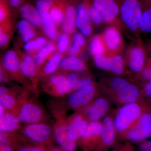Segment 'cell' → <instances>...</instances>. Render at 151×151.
Returning <instances> with one entry per match:
<instances>
[{
  "label": "cell",
  "mask_w": 151,
  "mask_h": 151,
  "mask_svg": "<svg viewBox=\"0 0 151 151\" xmlns=\"http://www.w3.org/2000/svg\"><path fill=\"white\" fill-rule=\"evenodd\" d=\"M119 7L121 18L128 28L132 31L138 30L142 13L139 0H123Z\"/></svg>",
  "instance_id": "1"
},
{
  "label": "cell",
  "mask_w": 151,
  "mask_h": 151,
  "mask_svg": "<svg viewBox=\"0 0 151 151\" xmlns=\"http://www.w3.org/2000/svg\"><path fill=\"white\" fill-rule=\"evenodd\" d=\"M15 114L21 123L26 124L41 123L45 118V113L40 105L31 100L22 102Z\"/></svg>",
  "instance_id": "2"
},
{
  "label": "cell",
  "mask_w": 151,
  "mask_h": 151,
  "mask_svg": "<svg viewBox=\"0 0 151 151\" xmlns=\"http://www.w3.org/2000/svg\"><path fill=\"white\" fill-rule=\"evenodd\" d=\"M141 108L134 103H128L120 109L116 116L115 126L119 132L127 129L140 116Z\"/></svg>",
  "instance_id": "3"
},
{
  "label": "cell",
  "mask_w": 151,
  "mask_h": 151,
  "mask_svg": "<svg viewBox=\"0 0 151 151\" xmlns=\"http://www.w3.org/2000/svg\"><path fill=\"white\" fill-rule=\"evenodd\" d=\"M22 132L28 139L38 144L48 142L52 134L51 127L42 122L27 124L23 128Z\"/></svg>",
  "instance_id": "4"
},
{
  "label": "cell",
  "mask_w": 151,
  "mask_h": 151,
  "mask_svg": "<svg viewBox=\"0 0 151 151\" xmlns=\"http://www.w3.org/2000/svg\"><path fill=\"white\" fill-rule=\"evenodd\" d=\"M112 86L118 92L119 99L123 103H133L139 97V90L137 87L123 78H114Z\"/></svg>",
  "instance_id": "5"
},
{
  "label": "cell",
  "mask_w": 151,
  "mask_h": 151,
  "mask_svg": "<svg viewBox=\"0 0 151 151\" xmlns=\"http://www.w3.org/2000/svg\"><path fill=\"white\" fill-rule=\"evenodd\" d=\"M91 5L100 14L103 21L107 22L113 21L120 14L116 0H92Z\"/></svg>",
  "instance_id": "6"
},
{
  "label": "cell",
  "mask_w": 151,
  "mask_h": 151,
  "mask_svg": "<svg viewBox=\"0 0 151 151\" xmlns=\"http://www.w3.org/2000/svg\"><path fill=\"white\" fill-rule=\"evenodd\" d=\"M55 139L60 147L64 151H74L75 142L70 140L68 137V123L63 120H59L55 124L53 131Z\"/></svg>",
  "instance_id": "7"
},
{
  "label": "cell",
  "mask_w": 151,
  "mask_h": 151,
  "mask_svg": "<svg viewBox=\"0 0 151 151\" xmlns=\"http://www.w3.org/2000/svg\"><path fill=\"white\" fill-rule=\"evenodd\" d=\"M151 136V114L145 113L141 116L137 126L128 134L129 139L133 141L146 139Z\"/></svg>",
  "instance_id": "8"
},
{
  "label": "cell",
  "mask_w": 151,
  "mask_h": 151,
  "mask_svg": "<svg viewBox=\"0 0 151 151\" xmlns=\"http://www.w3.org/2000/svg\"><path fill=\"white\" fill-rule=\"evenodd\" d=\"M95 89L92 85L78 89L70 94L68 103L70 108H80L89 103L94 96Z\"/></svg>",
  "instance_id": "9"
},
{
  "label": "cell",
  "mask_w": 151,
  "mask_h": 151,
  "mask_svg": "<svg viewBox=\"0 0 151 151\" xmlns=\"http://www.w3.org/2000/svg\"><path fill=\"white\" fill-rule=\"evenodd\" d=\"M3 67L16 79L21 80L22 77L24 76L21 71L18 58L13 50L6 52L3 59Z\"/></svg>",
  "instance_id": "10"
},
{
  "label": "cell",
  "mask_w": 151,
  "mask_h": 151,
  "mask_svg": "<svg viewBox=\"0 0 151 151\" xmlns=\"http://www.w3.org/2000/svg\"><path fill=\"white\" fill-rule=\"evenodd\" d=\"M47 90L56 96H63L70 92L66 77L62 74L52 76L49 81Z\"/></svg>",
  "instance_id": "11"
},
{
  "label": "cell",
  "mask_w": 151,
  "mask_h": 151,
  "mask_svg": "<svg viewBox=\"0 0 151 151\" xmlns=\"http://www.w3.org/2000/svg\"><path fill=\"white\" fill-rule=\"evenodd\" d=\"M77 13V11L74 6L68 4H65L64 18L61 24L63 32L68 35L75 32Z\"/></svg>",
  "instance_id": "12"
},
{
  "label": "cell",
  "mask_w": 151,
  "mask_h": 151,
  "mask_svg": "<svg viewBox=\"0 0 151 151\" xmlns=\"http://www.w3.org/2000/svg\"><path fill=\"white\" fill-rule=\"evenodd\" d=\"M87 123L82 116L77 115L68 123V137L70 140L75 142L84 134L87 127Z\"/></svg>",
  "instance_id": "13"
},
{
  "label": "cell",
  "mask_w": 151,
  "mask_h": 151,
  "mask_svg": "<svg viewBox=\"0 0 151 151\" xmlns=\"http://www.w3.org/2000/svg\"><path fill=\"white\" fill-rule=\"evenodd\" d=\"M90 19L84 3L80 4L78 7L76 19V27L80 30L82 35H89L92 32Z\"/></svg>",
  "instance_id": "14"
},
{
  "label": "cell",
  "mask_w": 151,
  "mask_h": 151,
  "mask_svg": "<svg viewBox=\"0 0 151 151\" xmlns=\"http://www.w3.org/2000/svg\"><path fill=\"white\" fill-rule=\"evenodd\" d=\"M20 123L15 113L5 111L0 118V131L9 133L15 132L20 128Z\"/></svg>",
  "instance_id": "15"
},
{
  "label": "cell",
  "mask_w": 151,
  "mask_h": 151,
  "mask_svg": "<svg viewBox=\"0 0 151 151\" xmlns=\"http://www.w3.org/2000/svg\"><path fill=\"white\" fill-rule=\"evenodd\" d=\"M22 17L33 26L40 27L42 25L43 19L36 8L29 4H24L20 8Z\"/></svg>",
  "instance_id": "16"
},
{
  "label": "cell",
  "mask_w": 151,
  "mask_h": 151,
  "mask_svg": "<svg viewBox=\"0 0 151 151\" xmlns=\"http://www.w3.org/2000/svg\"><path fill=\"white\" fill-rule=\"evenodd\" d=\"M0 103L6 110L14 113L19 107L15 95L4 86L0 87Z\"/></svg>",
  "instance_id": "17"
},
{
  "label": "cell",
  "mask_w": 151,
  "mask_h": 151,
  "mask_svg": "<svg viewBox=\"0 0 151 151\" xmlns=\"http://www.w3.org/2000/svg\"><path fill=\"white\" fill-rule=\"evenodd\" d=\"M145 60V52L142 49L139 47H136L131 50L129 65L133 71L139 72L142 70Z\"/></svg>",
  "instance_id": "18"
},
{
  "label": "cell",
  "mask_w": 151,
  "mask_h": 151,
  "mask_svg": "<svg viewBox=\"0 0 151 151\" xmlns=\"http://www.w3.org/2000/svg\"><path fill=\"white\" fill-rule=\"evenodd\" d=\"M108 106L107 100L103 98L97 99L87 111V115L89 119L92 121L99 120L106 113Z\"/></svg>",
  "instance_id": "19"
},
{
  "label": "cell",
  "mask_w": 151,
  "mask_h": 151,
  "mask_svg": "<svg viewBox=\"0 0 151 151\" xmlns=\"http://www.w3.org/2000/svg\"><path fill=\"white\" fill-rule=\"evenodd\" d=\"M35 60L31 56L25 55L20 62V67L22 74L25 77L34 79L36 76L37 71Z\"/></svg>",
  "instance_id": "20"
},
{
  "label": "cell",
  "mask_w": 151,
  "mask_h": 151,
  "mask_svg": "<svg viewBox=\"0 0 151 151\" xmlns=\"http://www.w3.org/2000/svg\"><path fill=\"white\" fill-rule=\"evenodd\" d=\"M104 40L107 48L113 51L119 47L122 41L119 32L114 27H108L105 30Z\"/></svg>",
  "instance_id": "21"
},
{
  "label": "cell",
  "mask_w": 151,
  "mask_h": 151,
  "mask_svg": "<svg viewBox=\"0 0 151 151\" xmlns=\"http://www.w3.org/2000/svg\"><path fill=\"white\" fill-rule=\"evenodd\" d=\"M102 124L103 130L101 134V139L106 145H111L113 144L115 138L113 120L110 117H107L103 120Z\"/></svg>",
  "instance_id": "22"
},
{
  "label": "cell",
  "mask_w": 151,
  "mask_h": 151,
  "mask_svg": "<svg viewBox=\"0 0 151 151\" xmlns=\"http://www.w3.org/2000/svg\"><path fill=\"white\" fill-rule=\"evenodd\" d=\"M60 66L63 70L71 71H81L86 68L84 63L76 57L65 58L60 62Z\"/></svg>",
  "instance_id": "23"
},
{
  "label": "cell",
  "mask_w": 151,
  "mask_h": 151,
  "mask_svg": "<svg viewBox=\"0 0 151 151\" xmlns=\"http://www.w3.org/2000/svg\"><path fill=\"white\" fill-rule=\"evenodd\" d=\"M65 4L61 1H55L49 14L56 25L61 24L65 13Z\"/></svg>",
  "instance_id": "24"
},
{
  "label": "cell",
  "mask_w": 151,
  "mask_h": 151,
  "mask_svg": "<svg viewBox=\"0 0 151 151\" xmlns=\"http://www.w3.org/2000/svg\"><path fill=\"white\" fill-rule=\"evenodd\" d=\"M18 30L23 40L27 42L35 37L36 33L32 24L27 21H20L17 24Z\"/></svg>",
  "instance_id": "25"
},
{
  "label": "cell",
  "mask_w": 151,
  "mask_h": 151,
  "mask_svg": "<svg viewBox=\"0 0 151 151\" xmlns=\"http://www.w3.org/2000/svg\"><path fill=\"white\" fill-rule=\"evenodd\" d=\"M42 19V26L45 35L51 40H56L58 35L56 24L50 16L49 14L44 17Z\"/></svg>",
  "instance_id": "26"
},
{
  "label": "cell",
  "mask_w": 151,
  "mask_h": 151,
  "mask_svg": "<svg viewBox=\"0 0 151 151\" xmlns=\"http://www.w3.org/2000/svg\"><path fill=\"white\" fill-rule=\"evenodd\" d=\"M62 57V55L60 52L55 53L47 61L44 68L45 74L50 75L54 73L60 64Z\"/></svg>",
  "instance_id": "27"
},
{
  "label": "cell",
  "mask_w": 151,
  "mask_h": 151,
  "mask_svg": "<svg viewBox=\"0 0 151 151\" xmlns=\"http://www.w3.org/2000/svg\"><path fill=\"white\" fill-rule=\"evenodd\" d=\"M146 6L142 11L139 28L143 32L149 33L151 32V10L147 3Z\"/></svg>",
  "instance_id": "28"
},
{
  "label": "cell",
  "mask_w": 151,
  "mask_h": 151,
  "mask_svg": "<svg viewBox=\"0 0 151 151\" xmlns=\"http://www.w3.org/2000/svg\"><path fill=\"white\" fill-rule=\"evenodd\" d=\"M103 130V124L97 121H92L87 126L82 137L88 139L92 137L101 135Z\"/></svg>",
  "instance_id": "29"
},
{
  "label": "cell",
  "mask_w": 151,
  "mask_h": 151,
  "mask_svg": "<svg viewBox=\"0 0 151 151\" xmlns=\"http://www.w3.org/2000/svg\"><path fill=\"white\" fill-rule=\"evenodd\" d=\"M55 49V46L52 43L47 44L42 47L36 55L35 60L37 65H38L42 64L47 58L52 53Z\"/></svg>",
  "instance_id": "30"
},
{
  "label": "cell",
  "mask_w": 151,
  "mask_h": 151,
  "mask_svg": "<svg viewBox=\"0 0 151 151\" xmlns=\"http://www.w3.org/2000/svg\"><path fill=\"white\" fill-rule=\"evenodd\" d=\"M9 20L1 24L0 28V45L2 48L7 46L10 39L11 25Z\"/></svg>",
  "instance_id": "31"
},
{
  "label": "cell",
  "mask_w": 151,
  "mask_h": 151,
  "mask_svg": "<svg viewBox=\"0 0 151 151\" xmlns=\"http://www.w3.org/2000/svg\"><path fill=\"white\" fill-rule=\"evenodd\" d=\"M90 50L91 54L94 57L103 55L105 53V47L99 37L96 36L92 39L90 43Z\"/></svg>",
  "instance_id": "32"
},
{
  "label": "cell",
  "mask_w": 151,
  "mask_h": 151,
  "mask_svg": "<svg viewBox=\"0 0 151 151\" xmlns=\"http://www.w3.org/2000/svg\"><path fill=\"white\" fill-rule=\"evenodd\" d=\"M55 0H38L36 3V8L41 16L43 18L49 14Z\"/></svg>",
  "instance_id": "33"
},
{
  "label": "cell",
  "mask_w": 151,
  "mask_h": 151,
  "mask_svg": "<svg viewBox=\"0 0 151 151\" xmlns=\"http://www.w3.org/2000/svg\"><path fill=\"white\" fill-rule=\"evenodd\" d=\"M94 63L97 67L103 70L111 69L112 58L104 55L94 57Z\"/></svg>",
  "instance_id": "34"
},
{
  "label": "cell",
  "mask_w": 151,
  "mask_h": 151,
  "mask_svg": "<svg viewBox=\"0 0 151 151\" xmlns=\"http://www.w3.org/2000/svg\"><path fill=\"white\" fill-rule=\"evenodd\" d=\"M111 69L113 73L117 75L122 74L124 70V62L122 57L116 55L112 58Z\"/></svg>",
  "instance_id": "35"
},
{
  "label": "cell",
  "mask_w": 151,
  "mask_h": 151,
  "mask_svg": "<svg viewBox=\"0 0 151 151\" xmlns=\"http://www.w3.org/2000/svg\"><path fill=\"white\" fill-rule=\"evenodd\" d=\"M84 5L89 14L90 19L96 24H101L103 22V19L100 14L91 4H84Z\"/></svg>",
  "instance_id": "36"
},
{
  "label": "cell",
  "mask_w": 151,
  "mask_h": 151,
  "mask_svg": "<svg viewBox=\"0 0 151 151\" xmlns=\"http://www.w3.org/2000/svg\"><path fill=\"white\" fill-rule=\"evenodd\" d=\"M69 41L70 39L68 35L64 32L60 35L57 45L58 50L60 53H63L67 49Z\"/></svg>",
  "instance_id": "37"
},
{
  "label": "cell",
  "mask_w": 151,
  "mask_h": 151,
  "mask_svg": "<svg viewBox=\"0 0 151 151\" xmlns=\"http://www.w3.org/2000/svg\"><path fill=\"white\" fill-rule=\"evenodd\" d=\"M68 85L70 91L78 90L80 89V80L75 74H68L67 77Z\"/></svg>",
  "instance_id": "38"
},
{
  "label": "cell",
  "mask_w": 151,
  "mask_h": 151,
  "mask_svg": "<svg viewBox=\"0 0 151 151\" xmlns=\"http://www.w3.org/2000/svg\"><path fill=\"white\" fill-rule=\"evenodd\" d=\"M9 4L5 0H0V22L1 24L9 20Z\"/></svg>",
  "instance_id": "39"
},
{
  "label": "cell",
  "mask_w": 151,
  "mask_h": 151,
  "mask_svg": "<svg viewBox=\"0 0 151 151\" xmlns=\"http://www.w3.org/2000/svg\"><path fill=\"white\" fill-rule=\"evenodd\" d=\"M86 43L85 39L82 34L79 33H76L73 37V42L76 45L82 48Z\"/></svg>",
  "instance_id": "40"
},
{
  "label": "cell",
  "mask_w": 151,
  "mask_h": 151,
  "mask_svg": "<svg viewBox=\"0 0 151 151\" xmlns=\"http://www.w3.org/2000/svg\"><path fill=\"white\" fill-rule=\"evenodd\" d=\"M81 48L72 44L68 50V54L70 56L76 57L79 54Z\"/></svg>",
  "instance_id": "41"
},
{
  "label": "cell",
  "mask_w": 151,
  "mask_h": 151,
  "mask_svg": "<svg viewBox=\"0 0 151 151\" xmlns=\"http://www.w3.org/2000/svg\"><path fill=\"white\" fill-rule=\"evenodd\" d=\"M35 41V50H37L40 49L46 45V40L43 37H39L34 40Z\"/></svg>",
  "instance_id": "42"
},
{
  "label": "cell",
  "mask_w": 151,
  "mask_h": 151,
  "mask_svg": "<svg viewBox=\"0 0 151 151\" xmlns=\"http://www.w3.org/2000/svg\"><path fill=\"white\" fill-rule=\"evenodd\" d=\"M142 75L144 79L151 83V63L150 66L143 70Z\"/></svg>",
  "instance_id": "43"
},
{
  "label": "cell",
  "mask_w": 151,
  "mask_h": 151,
  "mask_svg": "<svg viewBox=\"0 0 151 151\" xmlns=\"http://www.w3.org/2000/svg\"><path fill=\"white\" fill-rule=\"evenodd\" d=\"M139 151H151V140L143 142L140 145Z\"/></svg>",
  "instance_id": "44"
},
{
  "label": "cell",
  "mask_w": 151,
  "mask_h": 151,
  "mask_svg": "<svg viewBox=\"0 0 151 151\" xmlns=\"http://www.w3.org/2000/svg\"><path fill=\"white\" fill-rule=\"evenodd\" d=\"M0 151H14L13 148L11 145L10 142L1 143Z\"/></svg>",
  "instance_id": "45"
},
{
  "label": "cell",
  "mask_w": 151,
  "mask_h": 151,
  "mask_svg": "<svg viewBox=\"0 0 151 151\" xmlns=\"http://www.w3.org/2000/svg\"><path fill=\"white\" fill-rule=\"evenodd\" d=\"M9 4V5L11 6L14 8H17L21 5L23 0H5Z\"/></svg>",
  "instance_id": "46"
},
{
  "label": "cell",
  "mask_w": 151,
  "mask_h": 151,
  "mask_svg": "<svg viewBox=\"0 0 151 151\" xmlns=\"http://www.w3.org/2000/svg\"><path fill=\"white\" fill-rule=\"evenodd\" d=\"M92 85V81L90 78H85L80 80V89Z\"/></svg>",
  "instance_id": "47"
},
{
  "label": "cell",
  "mask_w": 151,
  "mask_h": 151,
  "mask_svg": "<svg viewBox=\"0 0 151 151\" xmlns=\"http://www.w3.org/2000/svg\"><path fill=\"white\" fill-rule=\"evenodd\" d=\"M17 151H44V150L40 147H28L21 148Z\"/></svg>",
  "instance_id": "48"
},
{
  "label": "cell",
  "mask_w": 151,
  "mask_h": 151,
  "mask_svg": "<svg viewBox=\"0 0 151 151\" xmlns=\"http://www.w3.org/2000/svg\"><path fill=\"white\" fill-rule=\"evenodd\" d=\"M145 92L148 96L150 97L151 99V83L149 82L146 84L145 87Z\"/></svg>",
  "instance_id": "49"
},
{
  "label": "cell",
  "mask_w": 151,
  "mask_h": 151,
  "mask_svg": "<svg viewBox=\"0 0 151 151\" xmlns=\"http://www.w3.org/2000/svg\"><path fill=\"white\" fill-rule=\"evenodd\" d=\"M5 108H4V106L1 104L0 105V116H2L4 113L5 112Z\"/></svg>",
  "instance_id": "50"
},
{
  "label": "cell",
  "mask_w": 151,
  "mask_h": 151,
  "mask_svg": "<svg viewBox=\"0 0 151 151\" xmlns=\"http://www.w3.org/2000/svg\"><path fill=\"white\" fill-rule=\"evenodd\" d=\"M52 151H62L60 150H58V149H54V150H52Z\"/></svg>",
  "instance_id": "51"
}]
</instances>
